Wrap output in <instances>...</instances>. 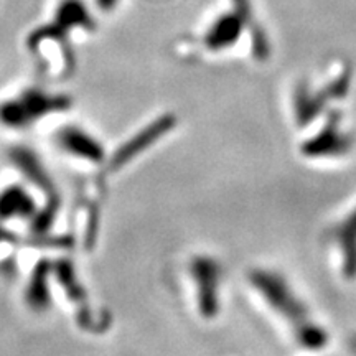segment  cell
<instances>
[{
  "mask_svg": "<svg viewBox=\"0 0 356 356\" xmlns=\"http://www.w3.org/2000/svg\"><path fill=\"white\" fill-rule=\"evenodd\" d=\"M70 97L51 95L43 89H25L17 97L0 104V122L10 129H25L42 121L44 115L70 109Z\"/></svg>",
  "mask_w": 356,
  "mask_h": 356,
  "instance_id": "6da1fadb",
  "label": "cell"
},
{
  "mask_svg": "<svg viewBox=\"0 0 356 356\" xmlns=\"http://www.w3.org/2000/svg\"><path fill=\"white\" fill-rule=\"evenodd\" d=\"M56 145L61 152L68 154L70 157L91 163H101L104 160V147L99 140L79 126H65L58 131Z\"/></svg>",
  "mask_w": 356,
  "mask_h": 356,
  "instance_id": "7a4b0ae2",
  "label": "cell"
},
{
  "mask_svg": "<svg viewBox=\"0 0 356 356\" xmlns=\"http://www.w3.org/2000/svg\"><path fill=\"white\" fill-rule=\"evenodd\" d=\"M244 26H249L252 30V35H259V26L256 24L248 22L238 10H231L226 13H221L218 19L213 22V25L208 29L207 35H204V44L210 50H222L228 48L231 44L238 42L239 35L243 33ZM262 33V32H261Z\"/></svg>",
  "mask_w": 356,
  "mask_h": 356,
  "instance_id": "3957f363",
  "label": "cell"
},
{
  "mask_svg": "<svg viewBox=\"0 0 356 356\" xmlns=\"http://www.w3.org/2000/svg\"><path fill=\"white\" fill-rule=\"evenodd\" d=\"M51 26L63 37L71 30H92L95 19L91 17L89 8L83 0H61L56 7L55 20Z\"/></svg>",
  "mask_w": 356,
  "mask_h": 356,
  "instance_id": "277c9868",
  "label": "cell"
},
{
  "mask_svg": "<svg viewBox=\"0 0 356 356\" xmlns=\"http://www.w3.org/2000/svg\"><path fill=\"white\" fill-rule=\"evenodd\" d=\"M51 266L48 261H38L30 275L29 284L25 287V302L30 309L42 312L47 310L51 304L50 275Z\"/></svg>",
  "mask_w": 356,
  "mask_h": 356,
  "instance_id": "5b68a950",
  "label": "cell"
},
{
  "mask_svg": "<svg viewBox=\"0 0 356 356\" xmlns=\"http://www.w3.org/2000/svg\"><path fill=\"white\" fill-rule=\"evenodd\" d=\"M37 207L24 186L12 185L0 193V218H30L37 215Z\"/></svg>",
  "mask_w": 356,
  "mask_h": 356,
  "instance_id": "8992f818",
  "label": "cell"
},
{
  "mask_svg": "<svg viewBox=\"0 0 356 356\" xmlns=\"http://www.w3.org/2000/svg\"><path fill=\"white\" fill-rule=\"evenodd\" d=\"M10 159L32 184L42 186L43 190H53L51 178L47 173V170H44L42 160L38 159L37 154L32 152L30 149H20V147H17V149L12 150Z\"/></svg>",
  "mask_w": 356,
  "mask_h": 356,
  "instance_id": "52a82bcc",
  "label": "cell"
},
{
  "mask_svg": "<svg viewBox=\"0 0 356 356\" xmlns=\"http://www.w3.org/2000/svg\"><path fill=\"white\" fill-rule=\"evenodd\" d=\"M168 126V121H163L160 119L159 122H155L150 126L147 131H142L140 134H137L134 139H131L127 144H124V147L121 150H118L113 159V167H121L127 160H131V157H134L136 154H139L142 149H145L150 142H154L157 137L162 136V132L165 131Z\"/></svg>",
  "mask_w": 356,
  "mask_h": 356,
  "instance_id": "ba28073f",
  "label": "cell"
},
{
  "mask_svg": "<svg viewBox=\"0 0 356 356\" xmlns=\"http://www.w3.org/2000/svg\"><path fill=\"white\" fill-rule=\"evenodd\" d=\"M119 2H121V0H96V6L99 7L102 12H111L119 6Z\"/></svg>",
  "mask_w": 356,
  "mask_h": 356,
  "instance_id": "9c48e42d",
  "label": "cell"
}]
</instances>
